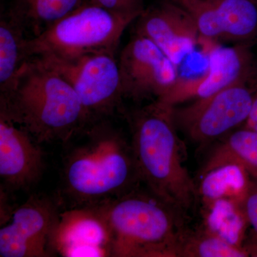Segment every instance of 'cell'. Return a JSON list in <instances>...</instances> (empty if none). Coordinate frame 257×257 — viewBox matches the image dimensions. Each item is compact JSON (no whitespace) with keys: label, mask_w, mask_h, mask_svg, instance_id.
Wrapping results in <instances>:
<instances>
[{"label":"cell","mask_w":257,"mask_h":257,"mask_svg":"<svg viewBox=\"0 0 257 257\" xmlns=\"http://www.w3.org/2000/svg\"><path fill=\"white\" fill-rule=\"evenodd\" d=\"M0 114L37 143H67L90 124L77 93L55 70L37 58L27 61L0 94Z\"/></svg>","instance_id":"obj_1"},{"label":"cell","mask_w":257,"mask_h":257,"mask_svg":"<svg viewBox=\"0 0 257 257\" xmlns=\"http://www.w3.org/2000/svg\"><path fill=\"white\" fill-rule=\"evenodd\" d=\"M76 137L62 170L63 194L72 207L100 204L135 189L140 179L131 145L110 121H93Z\"/></svg>","instance_id":"obj_2"},{"label":"cell","mask_w":257,"mask_h":257,"mask_svg":"<svg viewBox=\"0 0 257 257\" xmlns=\"http://www.w3.org/2000/svg\"><path fill=\"white\" fill-rule=\"evenodd\" d=\"M126 116L140 180L154 195L187 217L197 202V188L184 165L174 106L153 101Z\"/></svg>","instance_id":"obj_3"},{"label":"cell","mask_w":257,"mask_h":257,"mask_svg":"<svg viewBox=\"0 0 257 257\" xmlns=\"http://www.w3.org/2000/svg\"><path fill=\"white\" fill-rule=\"evenodd\" d=\"M112 235V256L179 257L184 216L152 193L134 189L98 204Z\"/></svg>","instance_id":"obj_4"},{"label":"cell","mask_w":257,"mask_h":257,"mask_svg":"<svg viewBox=\"0 0 257 257\" xmlns=\"http://www.w3.org/2000/svg\"><path fill=\"white\" fill-rule=\"evenodd\" d=\"M131 20L83 1L72 13L36 36L28 37L26 53L33 57L71 60L96 54L114 55Z\"/></svg>","instance_id":"obj_5"},{"label":"cell","mask_w":257,"mask_h":257,"mask_svg":"<svg viewBox=\"0 0 257 257\" xmlns=\"http://www.w3.org/2000/svg\"><path fill=\"white\" fill-rule=\"evenodd\" d=\"M33 58L53 69L70 84L90 123L105 119L121 109L123 95L119 64L114 55L96 54L71 60Z\"/></svg>","instance_id":"obj_6"},{"label":"cell","mask_w":257,"mask_h":257,"mask_svg":"<svg viewBox=\"0 0 257 257\" xmlns=\"http://www.w3.org/2000/svg\"><path fill=\"white\" fill-rule=\"evenodd\" d=\"M253 99L246 83L235 84L189 105L174 107L175 124L193 143L204 145L245 122Z\"/></svg>","instance_id":"obj_7"},{"label":"cell","mask_w":257,"mask_h":257,"mask_svg":"<svg viewBox=\"0 0 257 257\" xmlns=\"http://www.w3.org/2000/svg\"><path fill=\"white\" fill-rule=\"evenodd\" d=\"M123 98L157 101L179 78L177 66L150 39L135 34L119 56Z\"/></svg>","instance_id":"obj_8"},{"label":"cell","mask_w":257,"mask_h":257,"mask_svg":"<svg viewBox=\"0 0 257 257\" xmlns=\"http://www.w3.org/2000/svg\"><path fill=\"white\" fill-rule=\"evenodd\" d=\"M60 213L54 199L43 194L31 196L0 229V256H53L50 237Z\"/></svg>","instance_id":"obj_9"},{"label":"cell","mask_w":257,"mask_h":257,"mask_svg":"<svg viewBox=\"0 0 257 257\" xmlns=\"http://www.w3.org/2000/svg\"><path fill=\"white\" fill-rule=\"evenodd\" d=\"M252 74V59L243 45L216 47L209 52L207 70L192 78L179 77L165 95L157 101L175 106L209 97L235 84L246 83Z\"/></svg>","instance_id":"obj_10"},{"label":"cell","mask_w":257,"mask_h":257,"mask_svg":"<svg viewBox=\"0 0 257 257\" xmlns=\"http://www.w3.org/2000/svg\"><path fill=\"white\" fill-rule=\"evenodd\" d=\"M50 246L53 254L64 257L112 256V235L99 206L60 211Z\"/></svg>","instance_id":"obj_11"},{"label":"cell","mask_w":257,"mask_h":257,"mask_svg":"<svg viewBox=\"0 0 257 257\" xmlns=\"http://www.w3.org/2000/svg\"><path fill=\"white\" fill-rule=\"evenodd\" d=\"M137 20L135 34L150 39L177 66L194 50L200 37L191 15L170 0L152 5Z\"/></svg>","instance_id":"obj_12"},{"label":"cell","mask_w":257,"mask_h":257,"mask_svg":"<svg viewBox=\"0 0 257 257\" xmlns=\"http://www.w3.org/2000/svg\"><path fill=\"white\" fill-rule=\"evenodd\" d=\"M195 22L199 35L208 40H245L257 30L254 0H170Z\"/></svg>","instance_id":"obj_13"},{"label":"cell","mask_w":257,"mask_h":257,"mask_svg":"<svg viewBox=\"0 0 257 257\" xmlns=\"http://www.w3.org/2000/svg\"><path fill=\"white\" fill-rule=\"evenodd\" d=\"M31 135L0 114V177L6 188L27 190L41 179L45 157Z\"/></svg>","instance_id":"obj_14"},{"label":"cell","mask_w":257,"mask_h":257,"mask_svg":"<svg viewBox=\"0 0 257 257\" xmlns=\"http://www.w3.org/2000/svg\"><path fill=\"white\" fill-rule=\"evenodd\" d=\"M201 213V226L231 244L246 248L249 224L242 205L228 199H218L202 204Z\"/></svg>","instance_id":"obj_15"},{"label":"cell","mask_w":257,"mask_h":257,"mask_svg":"<svg viewBox=\"0 0 257 257\" xmlns=\"http://www.w3.org/2000/svg\"><path fill=\"white\" fill-rule=\"evenodd\" d=\"M226 165H237L257 174V132L236 130L214 149L200 170V175Z\"/></svg>","instance_id":"obj_16"},{"label":"cell","mask_w":257,"mask_h":257,"mask_svg":"<svg viewBox=\"0 0 257 257\" xmlns=\"http://www.w3.org/2000/svg\"><path fill=\"white\" fill-rule=\"evenodd\" d=\"M197 188V201L202 204L218 199H228L242 205L250 174L237 165L218 167L201 175Z\"/></svg>","instance_id":"obj_17"},{"label":"cell","mask_w":257,"mask_h":257,"mask_svg":"<svg viewBox=\"0 0 257 257\" xmlns=\"http://www.w3.org/2000/svg\"><path fill=\"white\" fill-rule=\"evenodd\" d=\"M26 29L11 15L0 22V92L10 87L29 60L26 53Z\"/></svg>","instance_id":"obj_18"},{"label":"cell","mask_w":257,"mask_h":257,"mask_svg":"<svg viewBox=\"0 0 257 257\" xmlns=\"http://www.w3.org/2000/svg\"><path fill=\"white\" fill-rule=\"evenodd\" d=\"M248 250L235 246L201 226L186 229L179 257H248Z\"/></svg>","instance_id":"obj_19"},{"label":"cell","mask_w":257,"mask_h":257,"mask_svg":"<svg viewBox=\"0 0 257 257\" xmlns=\"http://www.w3.org/2000/svg\"><path fill=\"white\" fill-rule=\"evenodd\" d=\"M83 0H36L21 14L11 15L21 22L25 29H31L36 36L52 24L72 13Z\"/></svg>","instance_id":"obj_20"},{"label":"cell","mask_w":257,"mask_h":257,"mask_svg":"<svg viewBox=\"0 0 257 257\" xmlns=\"http://www.w3.org/2000/svg\"><path fill=\"white\" fill-rule=\"evenodd\" d=\"M100 7L111 14L135 21L145 10L144 0H83Z\"/></svg>","instance_id":"obj_21"},{"label":"cell","mask_w":257,"mask_h":257,"mask_svg":"<svg viewBox=\"0 0 257 257\" xmlns=\"http://www.w3.org/2000/svg\"><path fill=\"white\" fill-rule=\"evenodd\" d=\"M242 207L249 226L257 233V174H250L249 183Z\"/></svg>","instance_id":"obj_22"},{"label":"cell","mask_w":257,"mask_h":257,"mask_svg":"<svg viewBox=\"0 0 257 257\" xmlns=\"http://www.w3.org/2000/svg\"><path fill=\"white\" fill-rule=\"evenodd\" d=\"M244 123V127L257 132V95L254 96L252 107Z\"/></svg>","instance_id":"obj_23"},{"label":"cell","mask_w":257,"mask_h":257,"mask_svg":"<svg viewBox=\"0 0 257 257\" xmlns=\"http://www.w3.org/2000/svg\"><path fill=\"white\" fill-rule=\"evenodd\" d=\"M36 0H15V5L9 14L12 15H18L32 5Z\"/></svg>","instance_id":"obj_24"}]
</instances>
